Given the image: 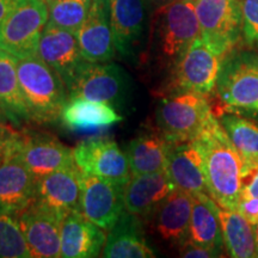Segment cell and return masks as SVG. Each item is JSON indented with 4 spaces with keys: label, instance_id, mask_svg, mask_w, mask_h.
<instances>
[{
    "label": "cell",
    "instance_id": "obj_1",
    "mask_svg": "<svg viewBox=\"0 0 258 258\" xmlns=\"http://www.w3.org/2000/svg\"><path fill=\"white\" fill-rule=\"evenodd\" d=\"M191 143L202 156L209 196L220 208L238 211L243 160L215 116Z\"/></svg>",
    "mask_w": 258,
    "mask_h": 258
},
{
    "label": "cell",
    "instance_id": "obj_2",
    "mask_svg": "<svg viewBox=\"0 0 258 258\" xmlns=\"http://www.w3.org/2000/svg\"><path fill=\"white\" fill-rule=\"evenodd\" d=\"M17 73L30 121L48 124L60 120L69 98L59 74L38 55L18 59Z\"/></svg>",
    "mask_w": 258,
    "mask_h": 258
},
{
    "label": "cell",
    "instance_id": "obj_3",
    "mask_svg": "<svg viewBox=\"0 0 258 258\" xmlns=\"http://www.w3.org/2000/svg\"><path fill=\"white\" fill-rule=\"evenodd\" d=\"M214 117L207 97L182 92L163 98L156 109L160 135L170 144L190 143Z\"/></svg>",
    "mask_w": 258,
    "mask_h": 258
},
{
    "label": "cell",
    "instance_id": "obj_4",
    "mask_svg": "<svg viewBox=\"0 0 258 258\" xmlns=\"http://www.w3.org/2000/svg\"><path fill=\"white\" fill-rule=\"evenodd\" d=\"M217 97L228 111H258V53L234 51L222 60Z\"/></svg>",
    "mask_w": 258,
    "mask_h": 258
},
{
    "label": "cell",
    "instance_id": "obj_5",
    "mask_svg": "<svg viewBox=\"0 0 258 258\" xmlns=\"http://www.w3.org/2000/svg\"><path fill=\"white\" fill-rule=\"evenodd\" d=\"M48 19L46 0H17L0 23V50L17 59L36 56Z\"/></svg>",
    "mask_w": 258,
    "mask_h": 258
},
{
    "label": "cell",
    "instance_id": "obj_6",
    "mask_svg": "<svg viewBox=\"0 0 258 258\" xmlns=\"http://www.w3.org/2000/svg\"><path fill=\"white\" fill-rule=\"evenodd\" d=\"M201 34L195 0H176L157 9L154 35L159 54L176 62Z\"/></svg>",
    "mask_w": 258,
    "mask_h": 258
},
{
    "label": "cell",
    "instance_id": "obj_7",
    "mask_svg": "<svg viewBox=\"0 0 258 258\" xmlns=\"http://www.w3.org/2000/svg\"><path fill=\"white\" fill-rule=\"evenodd\" d=\"M222 60L224 57L199 36L173 64L169 92H191L208 97L217 86Z\"/></svg>",
    "mask_w": 258,
    "mask_h": 258
},
{
    "label": "cell",
    "instance_id": "obj_8",
    "mask_svg": "<svg viewBox=\"0 0 258 258\" xmlns=\"http://www.w3.org/2000/svg\"><path fill=\"white\" fill-rule=\"evenodd\" d=\"M200 36L222 56L234 50L243 32L241 0H195Z\"/></svg>",
    "mask_w": 258,
    "mask_h": 258
},
{
    "label": "cell",
    "instance_id": "obj_9",
    "mask_svg": "<svg viewBox=\"0 0 258 258\" xmlns=\"http://www.w3.org/2000/svg\"><path fill=\"white\" fill-rule=\"evenodd\" d=\"M129 91L127 74L118 64L86 62L72 85L67 89L69 98L82 97L121 108Z\"/></svg>",
    "mask_w": 258,
    "mask_h": 258
},
{
    "label": "cell",
    "instance_id": "obj_10",
    "mask_svg": "<svg viewBox=\"0 0 258 258\" xmlns=\"http://www.w3.org/2000/svg\"><path fill=\"white\" fill-rule=\"evenodd\" d=\"M124 186L122 183L83 171L80 213L104 231H109L125 211Z\"/></svg>",
    "mask_w": 258,
    "mask_h": 258
},
{
    "label": "cell",
    "instance_id": "obj_11",
    "mask_svg": "<svg viewBox=\"0 0 258 258\" xmlns=\"http://www.w3.org/2000/svg\"><path fill=\"white\" fill-rule=\"evenodd\" d=\"M76 165L90 175L127 184L132 178L128 158L111 139H89L73 150Z\"/></svg>",
    "mask_w": 258,
    "mask_h": 258
},
{
    "label": "cell",
    "instance_id": "obj_12",
    "mask_svg": "<svg viewBox=\"0 0 258 258\" xmlns=\"http://www.w3.org/2000/svg\"><path fill=\"white\" fill-rule=\"evenodd\" d=\"M15 152L37 180L76 165L73 150L47 133H21Z\"/></svg>",
    "mask_w": 258,
    "mask_h": 258
},
{
    "label": "cell",
    "instance_id": "obj_13",
    "mask_svg": "<svg viewBox=\"0 0 258 258\" xmlns=\"http://www.w3.org/2000/svg\"><path fill=\"white\" fill-rule=\"evenodd\" d=\"M37 55L59 74L66 90L88 62L82 55L76 34L50 23L42 34Z\"/></svg>",
    "mask_w": 258,
    "mask_h": 258
},
{
    "label": "cell",
    "instance_id": "obj_14",
    "mask_svg": "<svg viewBox=\"0 0 258 258\" xmlns=\"http://www.w3.org/2000/svg\"><path fill=\"white\" fill-rule=\"evenodd\" d=\"M30 256L61 257V224L63 219L34 201L18 215Z\"/></svg>",
    "mask_w": 258,
    "mask_h": 258
},
{
    "label": "cell",
    "instance_id": "obj_15",
    "mask_svg": "<svg viewBox=\"0 0 258 258\" xmlns=\"http://www.w3.org/2000/svg\"><path fill=\"white\" fill-rule=\"evenodd\" d=\"M76 36L82 55L89 62L104 63L115 56L109 0H92L88 17Z\"/></svg>",
    "mask_w": 258,
    "mask_h": 258
},
{
    "label": "cell",
    "instance_id": "obj_16",
    "mask_svg": "<svg viewBox=\"0 0 258 258\" xmlns=\"http://www.w3.org/2000/svg\"><path fill=\"white\" fill-rule=\"evenodd\" d=\"M83 171L77 165L61 169L37 180L36 201L61 219L80 212Z\"/></svg>",
    "mask_w": 258,
    "mask_h": 258
},
{
    "label": "cell",
    "instance_id": "obj_17",
    "mask_svg": "<svg viewBox=\"0 0 258 258\" xmlns=\"http://www.w3.org/2000/svg\"><path fill=\"white\" fill-rule=\"evenodd\" d=\"M36 186L37 179L14 150L0 164V212L21 214L36 200Z\"/></svg>",
    "mask_w": 258,
    "mask_h": 258
},
{
    "label": "cell",
    "instance_id": "obj_18",
    "mask_svg": "<svg viewBox=\"0 0 258 258\" xmlns=\"http://www.w3.org/2000/svg\"><path fill=\"white\" fill-rule=\"evenodd\" d=\"M114 43L123 57H133L140 47L146 25L145 0H109Z\"/></svg>",
    "mask_w": 258,
    "mask_h": 258
},
{
    "label": "cell",
    "instance_id": "obj_19",
    "mask_svg": "<svg viewBox=\"0 0 258 258\" xmlns=\"http://www.w3.org/2000/svg\"><path fill=\"white\" fill-rule=\"evenodd\" d=\"M192 196L180 189H175L154 209L153 228L166 243L180 247L189 239Z\"/></svg>",
    "mask_w": 258,
    "mask_h": 258
},
{
    "label": "cell",
    "instance_id": "obj_20",
    "mask_svg": "<svg viewBox=\"0 0 258 258\" xmlns=\"http://www.w3.org/2000/svg\"><path fill=\"white\" fill-rule=\"evenodd\" d=\"M105 241L104 230L80 212L70 213L61 224V257L63 258L98 257Z\"/></svg>",
    "mask_w": 258,
    "mask_h": 258
},
{
    "label": "cell",
    "instance_id": "obj_21",
    "mask_svg": "<svg viewBox=\"0 0 258 258\" xmlns=\"http://www.w3.org/2000/svg\"><path fill=\"white\" fill-rule=\"evenodd\" d=\"M165 170L175 188L191 196L208 194L202 156L191 141L170 144Z\"/></svg>",
    "mask_w": 258,
    "mask_h": 258
},
{
    "label": "cell",
    "instance_id": "obj_22",
    "mask_svg": "<svg viewBox=\"0 0 258 258\" xmlns=\"http://www.w3.org/2000/svg\"><path fill=\"white\" fill-rule=\"evenodd\" d=\"M175 189L166 170L132 176L124 186V209L139 218H147Z\"/></svg>",
    "mask_w": 258,
    "mask_h": 258
},
{
    "label": "cell",
    "instance_id": "obj_23",
    "mask_svg": "<svg viewBox=\"0 0 258 258\" xmlns=\"http://www.w3.org/2000/svg\"><path fill=\"white\" fill-rule=\"evenodd\" d=\"M154 251L147 244L140 218L124 211L109 230L103 249L106 258H153Z\"/></svg>",
    "mask_w": 258,
    "mask_h": 258
},
{
    "label": "cell",
    "instance_id": "obj_24",
    "mask_svg": "<svg viewBox=\"0 0 258 258\" xmlns=\"http://www.w3.org/2000/svg\"><path fill=\"white\" fill-rule=\"evenodd\" d=\"M62 124L73 132H95L106 129L122 121L114 106L82 97L67 99L61 111Z\"/></svg>",
    "mask_w": 258,
    "mask_h": 258
},
{
    "label": "cell",
    "instance_id": "obj_25",
    "mask_svg": "<svg viewBox=\"0 0 258 258\" xmlns=\"http://www.w3.org/2000/svg\"><path fill=\"white\" fill-rule=\"evenodd\" d=\"M219 212L220 207L208 194L192 196L189 239L221 256L224 237Z\"/></svg>",
    "mask_w": 258,
    "mask_h": 258
},
{
    "label": "cell",
    "instance_id": "obj_26",
    "mask_svg": "<svg viewBox=\"0 0 258 258\" xmlns=\"http://www.w3.org/2000/svg\"><path fill=\"white\" fill-rule=\"evenodd\" d=\"M170 143L161 135L144 134L137 137L125 147L132 175L140 176L164 171L167 164Z\"/></svg>",
    "mask_w": 258,
    "mask_h": 258
},
{
    "label": "cell",
    "instance_id": "obj_27",
    "mask_svg": "<svg viewBox=\"0 0 258 258\" xmlns=\"http://www.w3.org/2000/svg\"><path fill=\"white\" fill-rule=\"evenodd\" d=\"M18 59L0 50V106L8 114L10 122L21 125L30 121L17 73Z\"/></svg>",
    "mask_w": 258,
    "mask_h": 258
},
{
    "label": "cell",
    "instance_id": "obj_28",
    "mask_svg": "<svg viewBox=\"0 0 258 258\" xmlns=\"http://www.w3.org/2000/svg\"><path fill=\"white\" fill-rule=\"evenodd\" d=\"M220 222L224 245L231 257H257L253 227L238 211L220 208Z\"/></svg>",
    "mask_w": 258,
    "mask_h": 258
},
{
    "label": "cell",
    "instance_id": "obj_29",
    "mask_svg": "<svg viewBox=\"0 0 258 258\" xmlns=\"http://www.w3.org/2000/svg\"><path fill=\"white\" fill-rule=\"evenodd\" d=\"M219 122L240 154L243 169L258 165V125L237 115H224Z\"/></svg>",
    "mask_w": 258,
    "mask_h": 258
},
{
    "label": "cell",
    "instance_id": "obj_30",
    "mask_svg": "<svg viewBox=\"0 0 258 258\" xmlns=\"http://www.w3.org/2000/svg\"><path fill=\"white\" fill-rule=\"evenodd\" d=\"M92 0H48V23L76 34L88 17Z\"/></svg>",
    "mask_w": 258,
    "mask_h": 258
},
{
    "label": "cell",
    "instance_id": "obj_31",
    "mask_svg": "<svg viewBox=\"0 0 258 258\" xmlns=\"http://www.w3.org/2000/svg\"><path fill=\"white\" fill-rule=\"evenodd\" d=\"M27 239L19 219L15 214L0 212V258H29Z\"/></svg>",
    "mask_w": 258,
    "mask_h": 258
},
{
    "label": "cell",
    "instance_id": "obj_32",
    "mask_svg": "<svg viewBox=\"0 0 258 258\" xmlns=\"http://www.w3.org/2000/svg\"><path fill=\"white\" fill-rule=\"evenodd\" d=\"M243 11V35L245 43L258 49V0H241Z\"/></svg>",
    "mask_w": 258,
    "mask_h": 258
},
{
    "label": "cell",
    "instance_id": "obj_33",
    "mask_svg": "<svg viewBox=\"0 0 258 258\" xmlns=\"http://www.w3.org/2000/svg\"><path fill=\"white\" fill-rule=\"evenodd\" d=\"M19 135L21 132H17L6 123H0V164L10 153L14 152Z\"/></svg>",
    "mask_w": 258,
    "mask_h": 258
},
{
    "label": "cell",
    "instance_id": "obj_34",
    "mask_svg": "<svg viewBox=\"0 0 258 258\" xmlns=\"http://www.w3.org/2000/svg\"><path fill=\"white\" fill-rule=\"evenodd\" d=\"M241 195L258 199V165L245 167L241 171Z\"/></svg>",
    "mask_w": 258,
    "mask_h": 258
},
{
    "label": "cell",
    "instance_id": "obj_35",
    "mask_svg": "<svg viewBox=\"0 0 258 258\" xmlns=\"http://www.w3.org/2000/svg\"><path fill=\"white\" fill-rule=\"evenodd\" d=\"M238 212L252 226L258 224V199L252 196H240Z\"/></svg>",
    "mask_w": 258,
    "mask_h": 258
},
{
    "label": "cell",
    "instance_id": "obj_36",
    "mask_svg": "<svg viewBox=\"0 0 258 258\" xmlns=\"http://www.w3.org/2000/svg\"><path fill=\"white\" fill-rule=\"evenodd\" d=\"M179 254L182 257L186 258H211L218 257L219 254L214 251L206 249V247L200 246V245L192 243L191 240L188 239L182 246L179 247Z\"/></svg>",
    "mask_w": 258,
    "mask_h": 258
},
{
    "label": "cell",
    "instance_id": "obj_37",
    "mask_svg": "<svg viewBox=\"0 0 258 258\" xmlns=\"http://www.w3.org/2000/svg\"><path fill=\"white\" fill-rule=\"evenodd\" d=\"M17 0H0V23L14 8Z\"/></svg>",
    "mask_w": 258,
    "mask_h": 258
},
{
    "label": "cell",
    "instance_id": "obj_38",
    "mask_svg": "<svg viewBox=\"0 0 258 258\" xmlns=\"http://www.w3.org/2000/svg\"><path fill=\"white\" fill-rule=\"evenodd\" d=\"M145 2L154 6V8L159 9V8H161V6H165L167 4H170V3L176 2V0H145Z\"/></svg>",
    "mask_w": 258,
    "mask_h": 258
},
{
    "label": "cell",
    "instance_id": "obj_39",
    "mask_svg": "<svg viewBox=\"0 0 258 258\" xmlns=\"http://www.w3.org/2000/svg\"><path fill=\"white\" fill-rule=\"evenodd\" d=\"M9 121H10V118H9L8 114H6L4 109L0 106V123H6V122H9Z\"/></svg>",
    "mask_w": 258,
    "mask_h": 258
},
{
    "label": "cell",
    "instance_id": "obj_40",
    "mask_svg": "<svg viewBox=\"0 0 258 258\" xmlns=\"http://www.w3.org/2000/svg\"><path fill=\"white\" fill-rule=\"evenodd\" d=\"M253 233H254V239H256V249H257V257H258V224L253 225Z\"/></svg>",
    "mask_w": 258,
    "mask_h": 258
},
{
    "label": "cell",
    "instance_id": "obj_41",
    "mask_svg": "<svg viewBox=\"0 0 258 258\" xmlns=\"http://www.w3.org/2000/svg\"><path fill=\"white\" fill-rule=\"evenodd\" d=\"M46 2H48V0H46Z\"/></svg>",
    "mask_w": 258,
    "mask_h": 258
}]
</instances>
